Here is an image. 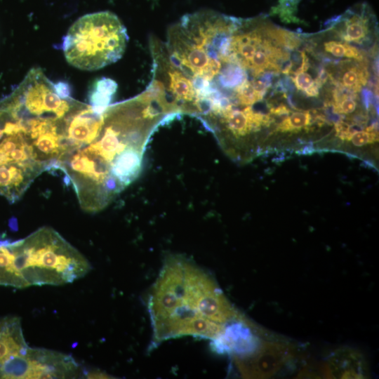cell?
Instances as JSON below:
<instances>
[{
	"instance_id": "obj_1",
	"label": "cell",
	"mask_w": 379,
	"mask_h": 379,
	"mask_svg": "<svg viewBox=\"0 0 379 379\" xmlns=\"http://www.w3.org/2000/svg\"><path fill=\"white\" fill-rule=\"evenodd\" d=\"M168 117L146 90L107 107L97 134L60 158L57 170L84 211L102 210L137 178L150 137Z\"/></svg>"
},
{
	"instance_id": "obj_2",
	"label": "cell",
	"mask_w": 379,
	"mask_h": 379,
	"mask_svg": "<svg viewBox=\"0 0 379 379\" xmlns=\"http://www.w3.org/2000/svg\"><path fill=\"white\" fill-rule=\"evenodd\" d=\"M151 348L183 336L216 340L241 315L213 278L189 259L166 258L150 291Z\"/></svg>"
},
{
	"instance_id": "obj_3",
	"label": "cell",
	"mask_w": 379,
	"mask_h": 379,
	"mask_svg": "<svg viewBox=\"0 0 379 379\" xmlns=\"http://www.w3.org/2000/svg\"><path fill=\"white\" fill-rule=\"evenodd\" d=\"M8 245L27 287L72 283L91 269L88 260L51 227H41Z\"/></svg>"
},
{
	"instance_id": "obj_4",
	"label": "cell",
	"mask_w": 379,
	"mask_h": 379,
	"mask_svg": "<svg viewBox=\"0 0 379 379\" xmlns=\"http://www.w3.org/2000/svg\"><path fill=\"white\" fill-rule=\"evenodd\" d=\"M128 39L126 29L119 18L102 11L79 18L65 36L62 50L69 64L92 71L120 59Z\"/></svg>"
},
{
	"instance_id": "obj_5",
	"label": "cell",
	"mask_w": 379,
	"mask_h": 379,
	"mask_svg": "<svg viewBox=\"0 0 379 379\" xmlns=\"http://www.w3.org/2000/svg\"><path fill=\"white\" fill-rule=\"evenodd\" d=\"M83 369L69 354L27 347L0 366V378H75Z\"/></svg>"
},
{
	"instance_id": "obj_6",
	"label": "cell",
	"mask_w": 379,
	"mask_h": 379,
	"mask_svg": "<svg viewBox=\"0 0 379 379\" xmlns=\"http://www.w3.org/2000/svg\"><path fill=\"white\" fill-rule=\"evenodd\" d=\"M295 354V347L289 343L263 338L251 352L234 360L244 378H267L289 363Z\"/></svg>"
},
{
	"instance_id": "obj_7",
	"label": "cell",
	"mask_w": 379,
	"mask_h": 379,
	"mask_svg": "<svg viewBox=\"0 0 379 379\" xmlns=\"http://www.w3.org/2000/svg\"><path fill=\"white\" fill-rule=\"evenodd\" d=\"M328 378H366L368 368L364 357L355 350L341 348L333 352L324 366Z\"/></svg>"
},
{
	"instance_id": "obj_8",
	"label": "cell",
	"mask_w": 379,
	"mask_h": 379,
	"mask_svg": "<svg viewBox=\"0 0 379 379\" xmlns=\"http://www.w3.org/2000/svg\"><path fill=\"white\" fill-rule=\"evenodd\" d=\"M28 347L25 341L21 320L9 315L0 318V366Z\"/></svg>"
},
{
	"instance_id": "obj_9",
	"label": "cell",
	"mask_w": 379,
	"mask_h": 379,
	"mask_svg": "<svg viewBox=\"0 0 379 379\" xmlns=\"http://www.w3.org/2000/svg\"><path fill=\"white\" fill-rule=\"evenodd\" d=\"M343 24L341 37L347 42L360 43L365 40L369 32L372 18L366 4L359 5L354 9H349L343 15L338 16Z\"/></svg>"
},
{
	"instance_id": "obj_10",
	"label": "cell",
	"mask_w": 379,
	"mask_h": 379,
	"mask_svg": "<svg viewBox=\"0 0 379 379\" xmlns=\"http://www.w3.org/2000/svg\"><path fill=\"white\" fill-rule=\"evenodd\" d=\"M116 89L115 81L107 78L98 79L89 91L88 100L91 105L98 111H103L109 105Z\"/></svg>"
},
{
	"instance_id": "obj_11",
	"label": "cell",
	"mask_w": 379,
	"mask_h": 379,
	"mask_svg": "<svg viewBox=\"0 0 379 379\" xmlns=\"http://www.w3.org/2000/svg\"><path fill=\"white\" fill-rule=\"evenodd\" d=\"M368 79V72L361 66H349L340 77L339 87L352 93H358L365 86Z\"/></svg>"
},
{
	"instance_id": "obj_12",
	"label": "cell",
	"mask_w": 379,
	"mask_h": 379,
	"mask_svg": "<svg viewBox=\"0 0 379 379\" xmlns=\"http://www.w3.org/2000/svg\"><path fill=\"white\" fill-rule=\"evenodd\" d=\"M312 117L309 111L293 112L285 117L278 125L277 131L280 132H298L307 128L311 122Z\"/></svg>"
},
{
	"instance_id": "obj_13",
	"label": "cell",
	"mask_w": 379,
	"mask_h": 379,
	"mask_svg": "<svg viewBox=\"0 0 379 379\" xmlns=\"http://www.w3.org/2000/svg\"><path fill=\"white\" fill-rule=\"evenodd\" d=\"M262 30L266 36L274 39L277 44H279L291 49L298 48L300 44V39L293 33L270 26H261Z\"/></svg>"
},
{
	"instance_id": "obj_14",
	"label": "cell",
	"mask_w": 379,
	"mask_h": 379,
	"mask_svg": "<svg viewBox=\"0 0 379 379\" xmlns=\"http://www.w3.org/2000/svg\"><path fill=\"white\" fill-rule=\"evenodd\" d=\"M326 52L338 58H352L357 60L363 59V55L357 48L347 44L335 41H326L324 44Z\"/></svg>"
},
{
	"instance_id": "obj_15",
	"label": "cell",
	"mask_w": 379,
	"mask_h": 379,
	"mask_svg": "<svg viewBox=\"0 0 379 379\" xmlns=\"http://www.w3.org/2000/svg\"><path fill=\"white\" fill-rule=\"evenodd\" d=\"M300 0H279V4L273 7L272 14L278 15L281 20L285 22H298L295 16L298 4Z\"/></svg>"
},
{
	"instance_id": "obj_16",
	"label": "cell",
	"mask_w": 379,
	"mask_h": 379,
	"mask_svg": "<svg viewBox=\"0 0 379 379\" xmlns=\"http://www.w3.org/2000/svg\"><path fill=\"white\" fill-rule=\"evenodd\" d=\"M378 124H374L371 126L366 128L364 131H355L350 140L357 147H361L367 144L375 142L378 139Z\"/></svg>"
},
{
	"instance_id": "obj_17",
	"label": "cell",
	"mask_w": 379,
	"mask_h": 379,
	"mask_svg": "<svg viewBox=\"0 0 379 379\" xmlns=\"http://www.w3.org/2000/svg\"><path fill=\"white\" fill-rule=\"evenodd\" d=\"M292 80L295 87L303 92L314 84V80L306 72L293 73Z\"/></svg>"
},
{
	"instance_id": "obj_18",
	"label": "cell",
	"mask_w": 379,
	"mask_h": 379,
	"mask_svg": "<svg viewBox=\"0 0 379 379\" xmlns=\"http://www.w3.org/2000/svg\"><path fill=\"white\" fill-rule=\"evenodd\" d=\"M336 135L342 140H350L352 133L355 131L348 123L339 121L335 124Z\"/></svg>"
},
{
	"instance_id": "obj_19",
	"label": "cell",
	"mask_w": 379,
	"mask_h": 379,
	"mask_svg": "<svg viewBox=\"0 0 379 379\" xmlns=\"http://www.w3.org/2000/svg\"><path fill=\"white\" fill-rule=\"evenodd\" d=\"M83 376L87 378H109V375L105 373L98 370H84Z\"/></svg>"
}]
</instances>
